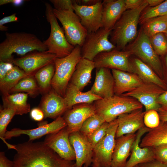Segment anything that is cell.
<instances>
[{"mask_svg": "<svg viewBox=\"0 0 167 167\" xmlns=\"http://www.w3.org/2000/svg\"><path fill=\"white\" fill-rule=\"evenodd\" d=\"M15 150L13 167H76L75 162L62 158L44 142L19 143Z\"/></svg>", "mask_w": 167, "mask_h": 167, "instance_id": "1", "label": "cell"}, {"mask_svg": "<svg viewBox=\"0 0 167 167\" xmlns=\"http://www.w3.org/2000/svg\"><path fill=\"white\" fill-rule=\"evenodd\" d=\"M5 35V39L0 44V61L12 63L13 54L23 56L33 51L44 52L48 50L43 41L33 34L6 32Z\"/></svg>", "mask_w": 167, "mask_h": 167, "instance_id": "2", "label": "cell"}, {"mask_svg": "<svg viewBox=\"0 0 167 167\" xmlns=\"http://www.w3.org/2000/svg\"><path fill=\"white\" fill-rule=\"evenodd\" d=\"M148 6L146 0L139 7L125 11L115 24L110 34V41L120 50L137 35V28L140 15Z\"/></svg>", "mask_w": 167, "mask_h": 167, "instance_id": "3", "label": "cell"}, {"mask_svg": "<svg viewBox=\"0 0 167 167\" xmlns=\"http://www.w3.org/2000/svg\"><path fill=\"white\" fill-rule=\"evenodd\" d=\"M93 104L96 113L108 123L117 119L121 114L142 109L143 107V105L134 98L115 95L96 100Z\"/></svg>", "mask_w": 167, "mask_h": 167, "instance_id": "4", "label": "cell"}, {"mask_svg": "<svg viewBox=\"0 0 167 167\" xmlns=\"http://www.w3.org/2000/svg\"><path fill=\"white\" fill-rule=\"evenodd\" d=\"M82 58L81 47L76 45L68 56L56 58L54 60L55 71L51 86L53 90L63 97L75 67Z\"/></svg>", "mask_w": 167, "mask_h": 167, "instance_id": "5", "label": "cell"}, {"mask_svg": "<svg viewBox=\"0 0 167 167\" xmlns=\"http://www.w3.org/2000/svg\"><path fill=\"white\" fill-rule=\"evenodd\" d=\"M45 17L51 28L49 37L43 41L48 49L46 51L55 54L58 58L66 56L71 53L75 46L67 41L63 29L58 23L51 6L47 2L45 3Z\"/></svg>", "mask_w": 167, "mask_h": 167, "instance_id": "6", "label": "cell"}, {"mask_svg": "<svg viewBox=\"0 0 167 167\" xmlns=\"http://www.w3.org/2000/svg\"><path fill=\"white\" fill-rule=\"evenodd\" d=\"M127 50L150 66L161 79L163 77V69L161 60L151 44L149 37L144 34L142 28Z\"/></svg>", "mask_w": 167, "mask_h": 167, "instance_id": "7", "label": "cell"}, {"mask_svg": "<svg viewBox=\"0 0 167 167\" xmlns=\"http://www.w3.org/2000/svg\"><path fill=\"white\" fill-rule=\"evenodd\" d=\"M55 16L61 23L68 41L81 47L88 32L82 24L79 17L72 11H60L53 8Z\"/></svg>", "mask_w": 167, "mask_h": 167, "instance_id": "8", "label": "cell"}, {"mask_svg": "<svg viewBox=\"0 0 167 167\" xmlns=\"http://www.w3.org/2000/svg\"><path fill=\"white\" fill-rule=\"evenodd\" d=\"M111 31L101 28L95 32L88 33L81 47L82 58L93 61L99 53L115 49V46L108 39Z\"/></svg>", "mask_w": 167, "mask_h": 167, "instance_id": "9", "label": "cell"}, {"mask_svg": "<svg viewBox=\"0 0 167 167\" xmlns=\"http://www.w3.org/2000/svg\"><path fill=\"white\" fill-rule=\"evenodd\" d=\"M131 54L127 50L120 51L114 49L99 53L93 61L96 68L105 67L135 74L132 63L129 60Z\"/></svg>", "mask_w": 167, "mask_h": 167, "instance_id": "10", "label": "cell"}, {"mask_svg": "<svg viewBox=\"0 0 167 167\" xmlns=\"http://www.w3.org/2000/svg\"><path fill=\"white\" fill-rule=\"evenodd\" d=\"M118 125L117 119L109 122L105 135L93 148V160L97 161L101 167H111Z\"/></svg>", "mask_w": 167, "mask_h": 167, "instance_id": "11", "label": "cell"}, {"mask_svg": "<svg viewBox=\"0 0 167 167\" xmlns=\"http://www.w3.org/2000/svg\"><path fill=\"white\" fill-rule=\"evenodd\" d=\"M165 91L156 84L143 83L133 90L121 95L136 99L144 106L145 112L152 109L158 111L161 108L157 102L158 98Z\"/></svg>", "mask_w": 167, "mask_h": 167, "instance_id": "12", "label": "cell"}, {"mask_svg": "<svg viewBox=\"0 0 167 167\" xmlns=\"http://www.w3.org/2000/svg\"><path fill=\"white\" fill-rule=\"evenodd\" d=\"M102 1L90 6L79 5L72 0L74 11L88 33L95 32L102 28Z\"/></svg>", "mask_w": 167, "mask_h": 167, "instance_id": "13", "label": "cell"}, {"mask_svg": "<svg viewBox=\"0 0 167 167\" xmlns=\"http://www.w3.org/2000/svg\"><path fill=\"white\" fill-rule=\"evenodd\" d=\"M70 134L66 126L57 132L47 135L44 142L62 158L73 161L76 157L70 141Z\"/></svg>", "mask_w": 167, "mask_h": 167, "instance_id": "14", "label": "cell"}, {"mask_svg": "<svg viewBox=\"0 0 167 167\" xmlns=\"http://www.w3.org/2000/svg\"><path fill=\"white\" fill-rule=\"evenodd\" d=\"M57 56L46 51H36L14 59L12 63L23 70L29 75H32L44 66L54 62Z\"/></svg>", "mask_w": 167, "mask_h": 167, "instance_id": "15", "label": "cell"}, {"mask_svg": "<svg viewBox=\"0 0 167 167\" xmlns=\"http://www.w3.org/2000/svg\"><path fill=\"white\" fill-rule=\"evenodd\" d=\"M66 126V123L64 118L60 116L51 122L41 124L35 129L23 130L14 128L10 131H7L4 138L5 139H9L24 134L29 136L28 141H32L45 135L57 132Z\"/></svg>", "mask_w": 167, "mask_h": 167, "instance_id": "16", "label": "cell"}, {"mask_svg": "<svg viewBox=\"0 0 167 167\" xmlns=\"http://www.w3.org/2000/svg\"><path fill=\"white\" fill-rule=\"evenodd\" d=\"M69 139L75 152L76 167L90 166L93 161V149L87 137L78 131L70 133Z\"/></svg>", "mask_w": 167, "mask_h": 167, "instance_id": "17", "label": "cell"}, {"mask_svg": "<svg viewBox=\"0 0 167 167\" xmlns=\"http://www.w3.org/2000/svg\"><path fill=\"white\" fill-rule=\"evenodd\" d=\"M95 113L93 104H80L66 111L63 118L66 123L67 128L71 133L79 131L85 120Z\"/></svg>", "mask_w": 167, "mask_h": 167, "instance_id": "18", "label": "cell"}, {"mask_svg": "<svg viewBox=\"0 0 167 167\" xmlns=\"http://www.w3.org/2000/svg\"><path fill=\"white\" fill-rule=\"evenodd\" d=\"M145 113L140 109L119 116L117 118L118 125L116 138L126 135L134 134L145 127L143 121Z\"/></svg>", "mask_w": 167, "mask_h": 167, "instance_id": "19", "label": "cell"}, {"mask_svg": "<svg viewBox=\"0 0 167 167\" xmlns=\"http://www.w3.org/2000/svg\"><path fill=\"white\" fill-rule=\"evenodd\" d=\"M114 80L110 69L105 67L96 68L94 83L90 91L101 98L114 95Z\"/></svg>", "mask_w": 167, "mask_h": 167, "instance_id": "20", "label": "cell"}, {"mask_svg": "<svg viewBox=\"0 0 167 167\" xmlns=\"http://www.w3.org/2000/svg\"><path fill=\"white\" fill-rule=\"evenodd\" d=\"M150 129L145 126L136 133V139L132 146L130 157L125 167H134L139 164L155 160L152 148H142L140 146L142 136Z\"/></svg>", "mask_w": 167, "mask_h": 167, "instance_id": "21", "label": "cell"}, {"mask_svg": "<svg viewBox=\"0 0 167 167\" xmlns=\"http://www.w3.org/2000/svg\"><path fill=\"white\" fill-rule=\"evenodd\" d=\"M136 134L126 135L116 138L111 167H125L130 155Z\"/></svg>", "mask_w": 167, "mask_h": 167, "instance_id": "22", "label": "cell"}, {"mask_svg": "<svg viewBox=\"0 0 167 167\" xmlns=\"http://www.w3.org/2000/svg\"><path fill=\"white\" fill-rule=\"evenodd\" d=\"M43 112L45 118H57L68 109L64 98L54 90L47 93L39 108Z\"/></svg>", "mask_w": 167, "mask_h": 167, "instance_id": "23", "label": "cell"}, {"mask_svg": "<svg viewBox=\"0 0 167 167\" xmlns=\"http://www.w3.org/2000/svg\"><path fill=\"white\" fill-rule=\"evenodd\" d=\"M102 28L107 30H112L126 10L125 0H105L102 1Z\"/></svg>", "mask_w": 167, "mask_h": 167, "instance_id": "24", "label": "cell"}, {"mask_svg": "<svg viewBox=\"0 0 167 167\" xmlns=\"http://www.w3.org/2000/svg\"><path fill=\"white\" fill-rule=\"evenodd\" d=\"M114 80V94L121 96L139 86L143 82L136 74L118 70L112 69Z\"/></svg>", "mask_w": 167, "mask_h": 167, "instance_id": "25", "label": "cell"}, {"mask_svg": "<svg viewBox=\"0 0 167 167\" xmlns=\"http://www.w3.org/2000/svg\"><path fill=\"white\" fill-rule=\"evenodd\" d=\"M94 68L93 61L82 58L75 67L70 83L82 91L90 82L92 72Z\"/></svg>", "mask_w": 167, "mask_h": 167, "instance_id": "26", "label": "cell"}, {"mask_svg": "<svg viewBox=\"0 0 167 167\" xmlns=\"http://www.w3.org/2000/svg\"><path fill=\"white\" fill-rule=\"evenodd\" d=\"M167 144V122L160 121L159 125L150 129L141 139V147L154 148Z\"/></svg>", "mask_w": 167, "mask_h": 167, "instance_id": "27", "label": "cell"}, {"mask_svg": "<svg viewBox=\"0 0 167 167\" xmlns=\"http://www.w3.org/2000/svg\"><path fill=\"white\" fill-rule=\"evenodd\" d=\"M135 74H136L144 83L156 84L167 90V85L148 65L139 59L135 58L131 62Z\"/></svg>", "mask_w": 167, "mask_h": 167, "instance_id": "28", "label": "cell"}, {"mask_svg": "<svg viewBox=\"0 0 167 167\" xmlns=\"http://www.w3.org/2000/svg\"><path fill=\"white\" fill-rule=\"evenodd\" d=\"M68 109L76 105L87 103L92 104L96 100L102 99L92 93L90 91L83 92L71 83L68 84L64 97Z\"/></svg>", "mask_w": 167, "mask_h": 167, "instance_id": "29", "label": "cell"}, {"mask_svg": "<svg viewBox=\"0 0 167 167\" xmlns=\"http://www.w3.org/2000/svg\"><path fill=\"white\" fill-rule=\"evenodd\" d=\"M28 94L18 93L3 95L2 101L4 108L13 109L16 115H22L30 111V106L27 101Z\"/></svg>", "mask_w": 167, "mask_h": 167, "instance_id": "30", "label": "cell"}, {"mask_svg": "<svg viewBox=\"0 0 167 167\" xmlns=\"http://www.w3.org/2000/svg\"><path fill=\"white\" fill-rule=\"evenodd\" d=\"M29 76L23 70L15 66L0 80V89L3 95L8 94L12 89L24 78Z\"/></svg>", "mask_w": 167, "mask_h": 167, "instance_id": "31", "label": "cell"}, {"mask_svg": "<svg viewBox=\"0 0 167 167\" xmlns=\"http://www.w3.org/2000/svg\"><path fill=\"white\" fill-rule=\"evenodd\" d=\"M144 34L149 37L158 33L167 31V16H161L148 19L142 24Z\"/></svg>", "mask_w": 167, "mask_h": 167, "instance_id": "32", "label": "cell"}, {"mask_svg": "<svg viewBox=\"0 0 167 167\" xmlns=\"http://www.w3.org/2000/svg\"><path fill=\"white\" fill-rule=\"evenodd\" d=\"M55 71V64L53 62L42 67L35 73V77L41 92H46L49 90Z\"/></svg>", "mask_w": 167, "mask_h": 167, "instance_id": "33", "label": "cell"}, {"mask_svg": "<svg viewBox=\"0 0 167 167\" xmlns=\"http://www.w3.org/2000/svg\"><path fill=\"white\" fill-rule=\"evenodd\" d=\"M11 92H26L28 95L34 97L38 95L41 91L35 79L32 75H29L20 80L12 89Z\"/></svg>", "mask_w": 167, "mask_h": 167, "instance_id": "34", "label": "cell"}, {"mask_svg": "<svg viewBox=\"0 0 167 167\" xmlns=\"http://www.w3.org/2000/svg\"><path fill=\"white\" fill-rule=\"evenodd\" d=\"M164 16H167V0L155 7L145 9L140 15L139 23L142 25L150 19Z\"/></svg>", "mask_w": 167, "mask_h": 167, "instance_id": "35", "label": "cell"}, {"mask_svg": "<svg viewBox=\"0 0 167 167\" xmlns=\"http://www.w3.org/2000/svg\"><path fill=\"white\" fill-rule=\"evenodd\" d=\"M105 122L99 115L95 113L89 117L83 123L79 131L87 137L98 129Z\"/></svg>", "mask_w": 167, "mask_h": 167, "instance_id": "36", "label": "cell"}, {"mask_svg": "<svg viewBox=\"0 0 167 167\" xmlns=\"http://www.w3.org/2000/svg\"><path fill=\"white\" fill-rule=\"evenodd\" d=\"M16 114L15 111L10 108H4L0 110V138L5 143L8 148L11 144L8 143L4 137L6 131V127L13 117Z\"/></svg>", "mask_w": 167, "mask_h": 167, "instance_id": "37", "label": "cell"}, {"mask_svg": "<svg viewBox=\"0 0 167 167\" xmlns=\"http://www.w3.org/2000/svg\"><path fill=\"white\" fill-rule=\"evenodd\" d=\"M149 38L154 50L158 55L167 54V37L165 33H158Z\"/></svg>", "mask_w": 167, "mask_h": 167, "instance_id": "38", "label": "cell"}, {"mask_svg": "<svg viewBox=\"0 0 167 167\" xmlns=\"http://www.w3.org/2000/svg\"><path fill=\"white\" fill-rule=\"evenodd\" d=\"M109 125V123L104 122L97 130L87 137L93 149L105 135Z\"/></svg>", "mask_w": 167, "mask_h": 167, "instance_id": "39", "label": "cell"}, {"mask_svg": "<svg viewBox=\"0 0 167 167\" xmlns=\"http://www.w3.org/2000/svg\"><path fill=\"white\" fill-rule=\"evenodd\" d=\"M143 121L145 126L147 128L152 129L156 127L160 122L158 112L154 109L145 112Z\"/></svg>", "mask_w": 167, "mask_h": 167, "instance_id": "40", "label": "cell"}, {"mask_svg": "<svg viewBox=\"0 0 167 167\" xmlns=\"http://www.w3.org/2000/svg\"><path fill=\"white\" fill-rule=\"evenodd\" d=\"M155 160L167 165V144L152 148Z\"/></svg>", "mask_w": 167, "mask_h": 167, "instance_id": "41", "label": "cell"}, {"mask_svg": "<svg viewBox=\"0 0 167 167\" xmlns=\"http://www.w3.org/2000/svg\"><path fill=\"white\" fill-rule=\"evenodd\" d=\"M54 9L60 11H74L72 0H51Z\"/></svg>", "mask_w": 167, "mask_h": 167, "instance_id": "42", "label": "cell"}, {"mask_svg": "<svg viewBox=\"0 0 167 167\" xmlns=\"http://www.w3.org/2000/svg\"><path fill=\"white\" fill-rule=\"evenodd\" d=\"M16 13H13L11 15L4 17L0 20V30L6 31L7 30L8 27L5 26L4 25L11 22H18V17Z\"/></svg>", "mask_w": 167, "mask_h": 167, "instance_id": "43", "label": "cell"}, {"mask_svg": "<svg viewBox=\"0 0 167 167\" xmlns=\"http://www.w3.org/2000/svg\"><path fill=\"white\" fill-rule=\"evenodd\" d=\"M10 62L0 61V80H2L13 68L14 66Z\"/></svg>", "mask_w": 167, "mask_h": 167, "instance_id": "44", "label": "cell"}, {"mask_svg": "<svg viewBox=\"0 0 167 167\" xmlns=\"http://www.w3.org/2000/svg\"><path fill=\"white\" fill-rule=\"evenodd\" d=\"M30 115L32 118L36 121H41L45 118L44 113L40 108L32 109L30 111Z\"/></svg>", "mask_w": 167, "mask_h": 167, "instance_id": "45", "label": "cell"}, {"mask_svg": "<svg viewBox=\"0 0 167 167\" xmlns=\"http://www.w3.org/2000/svg\"><path fill=\"white\" fill-rule=\"evenodd\" d=\"M144 1V0H125L126 10L137 8L140 6Z\"/></svg>", "mask_w": 167, "mask_h": 167, "instance_id": "46", "label": "cell"}, {"mask_svg": "<svg viewBox=\"0 0 167 167\" xmlns=\"http://www.w3.org/2000/svg\"><path fill=\"white\" fill-rule=\"evenodd\" d=\"M157 102L161 107L159 109L167 110V90L160 96Z\"/></svg>", "mask_w": 167, "mask_h": 167, "instance_id": "47", "label": "cell"}, {"mask_svg": "<svg viewBox=\"0 0 167 167\" xmlns=\"http://www.w3.org/2000/svg\"><path fill=\"white\" fill-rule=\"evenodd\" d=\"M13 161L8 159L5 156L4 152H0V167H13Z\"/></svg>", "mask_w": 167, "mask_h": 167, "instance_id": "48", "label": "cell"}, {"mask_svg": "<svg viewBox=\"0 0 167 167\" xmlns=\"http://www.w3.org/2000/svg\"><path fill=\"white\" fill-rule=\"evenodd\" d=\"M138 166L139 167H167V165L156 160L139 164L138 165Z\"/></svg>", "mask_w": 167, "mask_h": 167, "instance_id": "49", "label": "cell"}, {"mask_svg": "<svg viewBox=\"0 0 167 167\" xmlns=\"http://www.w3.org/2000/svg\"><path fill=\"white\" fill-rule=\"evenodd\" d=\"M77 4L81 6H90L95 5L101 1L100 0H74Z\"/></svg>", "mask_w": 167, "mask_h": 167, "instance_id": "50", "label": "cell"}, {"mask_svg": "<svg viewBox=\"0 0 167 167\" xmlns=\"http://www.w3.org/2000/svg\"><path fill=\"white\" fill-rule=\"evenodd\" d=\"M22 0H0V5H2L8 3H12L16 6L21 5L24 1Z\"/></svg>", "mask_w": 167, "mask_h": 167, "instance_id": "51", "label": "cell"}, {"mask_svg": "<svg viewBox=\"0 0 167 167\" xmlns=\"http://www.w3.org/2000/svg\"><path fill=\"white\" fill-rule=\"evenodd\" d=\"M158 112L160 121L167 122V110L159 109Z\"/></svg>", "mask_w": 167, "mask_h": 167, "instance_id": "52", "label": "cell"}, {"mask_svg": "<svg viewBox=\"0 0 167 167\" xmlns=\"http://www.w3.org/2000/svg\"><path fill=\"white\" fill-rule=\"evenodd\" d=\"M146 1L148 5L152 7L156 6L164 1L163 0H146Z\"/></svg>", "mask_w": 167, "mask_h": 167, "instance_id": "53", "label": "cell"}, {"mask_svg": "<svg viewBox=\"0 0 167 167\" xmlns=\"http://www.w3.org/2000/svg\"><path fill=\"white\" fill-rule=\"evenodd\" d=\"M92 167H101L99 163L95 160H93Z\"/></svg>", "mask_w": 167, "mask_h": 167, "instance_id": "54", "label": "cell"}, {"mask_svg": "<svg viewBox=\"0 0 167 167\" xmlns=\"http://www.w3.org/2000/svg\"><path fill=\"white\" fill-rule=\"evenodd\" d=\"M165 61H166V66H167V56H166V57Z\"/></svg>", "mask_w": 167, "mask_h": 167, "instance_id": "55", "label": "cell"}, {"mask_svg": "<svg viewBox=\"0 0 167 167\" xmlns=\"http://www.w3.org/2000/svg\"><path fill=\"white\" fill-rule=\"evenodd\" d=\"M83 167H88V166H87V165H84V166H83Z\"/></svg>", "mask_w": 167, "mask_h": 167, "instance_id": "56", "label": "cell"}, {"mask_svg": "<svg viewBox=\"0 0 167 167\" xmlns=\"http://www.w3.org/2000/svg\"><path fill=\"white\" fill-rule=\"evenodd\" d=\"M165 35H166L167 37V31L165 33Z\"/></svg>", "mask_w": 167, "mask_h": 167, "instance_id": "57", "label": "cell"}, {"mask_svg": "<svg viewBox=\"0 0 167 167\" xmlns=\"http://www.w3.org/2000/svg\"><path fill=\"white\" fill-rule=\"evenodd\" d=\"M134 167H138V165H137L135 166Z\"/></svg>", "mask_w": 167, "mask_h": 167, "instance_id": "58", "label": "cell"}]
</instances>
